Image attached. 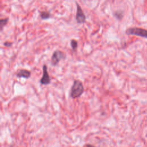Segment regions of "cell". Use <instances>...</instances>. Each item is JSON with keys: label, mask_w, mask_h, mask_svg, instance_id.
Returning <instances> with one entry per match:
<instances>
[{"label": "cell", "mask_w": 147, "mask_h": 147, "mask_svg": "<svg viewBox=\"0 0 147 147\" xmlns=\"http://www.w3.org/2000/svg\"><path fill=\"white\" fill-rule=\"evenodd\" d=\"M85 88L83 83L80 80H75L73 82L71 89L70 97L72 99H77L79 98L84 93Z\"/></svg>", "instance_id": "cell-1"}, {"label": "cell", "mask_w": 147, "mask_h": 147, "mask_svg": "<svg viewBox=\"0 0 147 147\" xmlns=\"http://www.w3.org/2000/svg\"><path fill=\"white\" fill-rule=\"evenodd\" d=\"M40 17L43 20L48 19L50 17V13L48 12H42L40 13Z\"/></svg>", "instance_id": "cell-9"}, {"label": "cell", "mask_w": 147, "mask_h": 147, "mask_svg": "<svg viewBox=\"0 0 147 147\" xmlns=\"http://www.w3.org/2000/svg\"><path fill=\"white\" fill-rule=\"evenodd\" d=\"M76 20L78 24H83L86 21V16L83 12L81 7L77 4V12L76 15Z\"/></svg>", "instance_id": "cell-5"}, {"label": "cell", "mask_w": 147, "mask_h": 147, "mask_svg": "<svg viewBox=\"0 0 147 147\" xmlns=\"http://www.w3.org/2000/svg\"><path fill=\"white\" fill-rule=\"evenodd\" d=\"M13 43L10 42H6L4 43V46L6 47H11L12 46Z\"/></svg>", "instance_id": "cell-10"}, {"label": "cell", "mask_w": 147, "mask_h": 147, "mask_svg": "<svg viewBox=\"0 0 147 147\" xmlns=\"http://www.w3.org/2000/svg\"><path fill=\"white\" fill-rule=\"evenodd\" d=\"M16 76L19 78H24L25 79H28L31 76V72L30 71L25 69H20L18 70L16 73Z\"/></svg>", "instance_id": "cell-6"}, {"label": "cell", "mask_w": 147, "mask_h": 147, "mask_svg": "<svg viewBox=\"0 0 147 147\" xmlns=\"http://www.w3.org/2000/svg\"><path fill=\"white\" fill-rule=\"evenodd\" d=\"M66 58V55L64 52L60 50L55 51L51 57V62L52 66H56L60 60L63 59H65Z\"/></svg>", "instance_id": "cell-3"}, {"label": "cell", "mask_w": 147, "mask_h": 147, "mask_svg": "<svg viewBox=\"0 0 147 147\" xmlns=\"http://www.w3.org/2000/svg\"><path fill=\"white\" fill-rule=\"evenodd\" d=\"M43 76L40 79V83L42 85H48L51 83V78L50 77L49 74L48 72L47 66L46 64L43 65Z\"/></svg>", "instance_id": "cell-4"}, {"label": "cell", "mask_w": 147, "mask_h": 147, "mask_svg": "<svg viewBox=\"0 0 147 147\" xmlns=\"http://www.w3.org/2000/svg\"><path fill=\"white\" fill-rule=\"evenodd\" d=\"M126 33L128 35H135L147 39V30L141 28H129L126 30Z\"/></svg>", "instance_id": "cell-2"}, {"label": "cell", "mask_w": 147, "mask_h": 147, "mask_svg": "<svg viewBox=\"0 0 147 147\" xmlns=\"http://www.w3.org/2000/svg\"><path fill=\"white\" fill-rule=\"evenodd\" d=\"M8 20H9V19L7 18L4 19H1V21H0V28H1V30H3L4 26H5L7 24Z\"/></svg>", "instance_id": "cell-8"}, {"label": "cell", "mask_w": 147, "mask_h": 147, "mask_svg": "<svg viewBox=\"0 0 147 147\" xmlns=\"http://www.w3.org/2000/svg\"><path fill=\"white\" fill-rule=\"evenodd\" d=\"M70 44L72 51L74 52H75L78 48V42L75 39H72L71 40Z\"/></svg>", "instance_id": "cell-7"}]
</instances>
